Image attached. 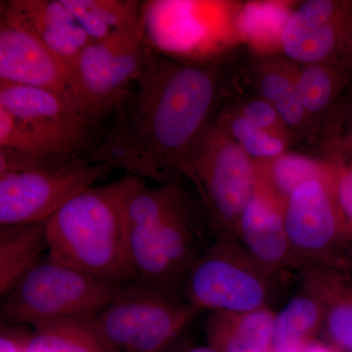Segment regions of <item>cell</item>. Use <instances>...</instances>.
<instances>
[{"instance_id": "cell-20", "label": "cell", "mask_w": 352, "mask_h": 352, "mask_svg": "<svg viewBox=\"0 0 352 352\" xmlns=\"http://www.w3.org/2000/svg\"><path fill=\"white\" fill-rule=\"evenodd\" d=\"M275 314L266 307L251 312H210L208 344L219 352H270Z\"/></svg>"}, {"instance_id": "cell-24", "label": "cell", "mask_w": 352, "mask_h": 352, "mask_svg": "<svg viewBox=\"0 0 352 352\" xmlns=\"http://www.w3.org/2000/svg\"><path fill=\"white\" fill-rule=\"evenodd\" d=\"M215 120L254 161L273 159L289 151L285 141L254 126L232 105L219 109Z\"/></svg>"}, {"instance_id": "cell-3", "label": "cell", "mask_w": 352, "mask_h": 352, "mask_svg": "<svg viewBox=\"0 0 352 352\" xmlns=\"http://www.w3.org/2000/svg\"><path fill=\"white\" fill-rule=\"evenodd\" d=\"M132 175L91 186L48 219V256L106 281H136L127 254L124 200Z\"/></svg>"}, {"instance_id": "cell-18", "label": "cell", "mask_w": 352, "mask_h": 352, "mask_svg": "<svg viewBox=\"0 0 352 352\" xmlns=\"http://www.w3.org/2000/svg\"><path fill=\"white\" fill-rule=\"evenodd\" d=\"M323 322L320 296L302 281V288L275 314L270 352H305L316 344Z\"/></svg>"}, {"instance_id": "cell-6", "label": "cell", "mask_w": 352, "mask_h": 352, "mask_svg": "<svg viewBox=\"0 0 352 352\" xmlns=\"http://www.w3.org/2000/svg\"><path fill=\"white\" fill-rule=\"evenodd\" d=\"M151 48L144 24L115 30L92 41L69 66V98L96 126L126 99Z\"/></svg>"}, {"instance_id": "cell-31", "label": "cell", "mask_w": 352, "mask_h": 352, "mask_svg": "<svg viewBox=\"0 0 352 352\" xmlns=\"http://www.w3.org/2000/svg\"><path fill=\"white\" fill-rule=\"evenodd\" d=\"M344 273L352 280V244L347 245L338 258L331 263Z\"/></svg>"}, {"instance_id": "cell-2", "label": "cell", "mask_w": 352, "mask_h": 352, "mask_svg": "<svg viewBox=\"0 0 352 352\" xmlns=\"http://www.w3.org/2000/svg\"><path fill=\"white\" fill-rule=\"evenodd\" d=\"M127 254L138 280L182 294L215 235L199 201L178 183L151 187L132 176L124 200Z\"/></svg>"}, {"instance_id": "cell-9", "label": "cell", "mask_w": 352, "mask_h": 352, "mask_svg": "<svg viewBox=\"0 0 352 352\" xmlns=\"http://www.w3.org/2000/svg\"><path fill=\"white\" fill-rule=\"evenodd\" d=\"M113 170L108 164L76 157L65 163L0 175V227L50 219Z\"/></svg>"}, {"instance_id": "cell-17", "label": "cell", "mask_w": 352, "mask_h": 352, "mask_svg": "<svg viewBox=\"0 0 352 352\" xmlns=\"http://www.w3.org/2000/svg\"><path fill=\"white\" fill-rule=\"evenodd\" d=\"M302 271V281L323 302L324 342L339 352H352V280L331 264L305 266Z\"/></svg>"}, {"instance_id": "cell-5", "label": "cell", "mask_w": 352, "mask_h": 352, "mask_svg": "<svg viewBox=\"0 0 352 352\" xmlns=\"http://www.w3.org/2000/svg\"><path fill=\"white\" fill-rule=\"evenodd\" d=\"M124 286L92 276L47 254L2 298L0 320L34 328L62 319L96 316Z\"/></svg>"}, {"instance_id": "cell-14", "label": "cell", "mask_w": 352, "mask_h": 352, "mask_svg": "<svg viewBox=\"0 0 352 352\" xmlns=\"http://www.w3.org/2000/svg\"><path fill=\"white\" fill-rule=\"evenodd\" d=\"M285 205L256 183L238 222L235 239L271 275L300 267L292 251L284 217Z\"/></svg>"}, {"instance_id": "cell-26", "label": "cell", "mask_w": 352, "mask_h": 352, "mask_svg": "<svg viewBox=\"0 0 352 352\" xmlns=\"http://www.w3.org/2000/svg\"><path fill=\"white\" fill-rule=\"evenodd\" d=\"M231 105L254 126L281 139L289 146L300 138L282 119L275 108L258 95Z\"/></svg>"}, {"instance_id": "cell-7", "label": "cell", "mask_w": 352, "mask_h": 352, "mask_svg": "<svg viewBox=\"0 0 352 352\" xmlns=\"http://www.w3.org/2000/svg\"><path fill=\"white\" fill-rule=\"evenodd\" d=\"M198 314L182 294L136 280L124 285L94 321L120 352H161Z\"/></svg>"}, {"instance_id": "cell-15", "label": "cell", "mask_w": 352, "mask_h": 352, "mask_svg": "<svg viewBox=\"0 0 352 352\" xmlns=\"http://www.w3.org/2000/svg\"><path fill=\"white\" fill-rule=\"evenodd\" d=\"M7 3L68 67L92 41L61 0H8Z\"/></svg>"}, {"instance_id": "cell-10", "label": "cell", "mask_w": 352, "mask_h": 352, "mask_svg": "<svg viewBox=\"0 0 352 352\" xmlns=\"http://www.w3.org/2000/svg\"><path fill=\"white\" fill-rule=\"evenodd\" d=\"M282 54L298 64H323L352 76V1L308 0L282 25Z\"/></svg>"}, {"instance_id": "cell-28", "label": "cell", "mask_w": 352, "mask_h": 352, "mask_svg": "<svg viewBox=\"0 0 352 352\" xmlns=\"http://www.w3.org/2000/svg\"><path fill=\"white\" fill-rule=\"evenodd\" d=\"M335 163L333 195L352 240V163Z\"/></svg>"}, {"instance_id": "cell-34", "label": "cell", "mask_w": 352, "mask_h": 352, "mask_svg": "<svg viewBox=\"0 0 352 352\" xmlns=\"http://www.w3.org/2000/svg\"><path fill=\"white\" fill-rule=\"evenodd\" d=\"M183 352H219L217 349H214V347L210 346H192L187 349L186 351Z\"/></svg>"}, {"instance_id": "cell-19", "label": "cell", "mask_w": 352, "mask_h": 352, "mask_svg": "<svg viewBox=\"0 0 352 352\" xmlns=\"http://www.w3.org/2000/svg\"><path fill=\"white\" fill-rule=\"evenodd\" d=\"M47 221L0 227L1 300L47 256Z\"/></svg>"}, {"instance_id": "cell-16", "label": "cell", "mask_w": 352, "mask_h": 352, "mask_svg": "<svg viewBox=\"0 0 352 352\" xmlns=\"http://www.w3.org/2000/svg\"><path fill=\"white\" fill-rule=\"evenodd\" d=\"M258 96L267 101L298 138H312L317 129L303 107L298 87V65L282 55H266L254 64Z\"/></svg>"}, {"instance_id": "cell-30", "label": "cell", "mask_w": 352, "mask_h": 352, "mask_svg": "<svg viewBox=\"0 0 352 352\" xmlns=\"http://www.w3.org/2000/svg\"><path fill=\"white\" fill-rule=\"evenodd\" d=\"M32 330L22 324L1 323L0 352H28Z\"/></svg>"}, {"instance_id": "cell-27", "label": "cell", "mask_w": 352, "mask_h": 352, "mask_svg": "<svg viewBox=\"0 0 352 352\" xmlns=\"http://www.w3.org/2000/svg\"><path fill=\"white\" fill-rule=\"evenodd\" d=\"M82 6L113 31L144 24L138 1L132 0H80Z\"/></svg>"}, {"instance_id": "cell-29", "label": "cell", "mask_w": 352, "mask_h": 352, "mask_svg": "<svg viewBox=\"0 0 352 352\" xmlns=\"http://www.w3.org/2000/svg\"><path fill=\"white\" fill-rule=\"evenodd\" d=\"M61 1L91 41H100L113 32L107 25L104 24L98 18L95 17L94 14L87 11L80 3V0Z\"/></svg>"}, {"instance_id": "cell-32", "label": "cell", "mask_w": 352, "mask_h": 352, "mask_svg": "<svg viewBox=\"0 0 352 352\" xmlns=\"http://www.w3.org/2000/svg\"><path fill=\"white\" fill-rule=\"evenodd\" d=\"M349 113H351V118H349V124H347V129L346 132V136L344 138V142L340 146L338 149L344 150L342 156H340L339 161L337 163H340L344 160V157L351 156L352 157V103L351 110H349Z\"/></svg>"}, {"instance_id": "cell-33", "label": "cell", "mask_w": 352, "mask_h": 352, "mask_svg": "<svg viewBox=\"0 0 352 352\" xmlns=\"http://www.w3.org/2000/svg\"><path fill=\"white\" fill-rule=\"evenodd\" d=\"M305 352H339L333 349V347L327 346L325 344H320V342H316L314 346L309 347Z\"/></svg>"}, {"instance_id": "cell-4", "label": "cell", "mask_w": 352, "mask_h": 352, "mask_svg": "<svg viewBox=\"0 0 352 352\" xmlns=\"http://www.w3.org/2000/svg\"><path fill=\"white\" fill-rule=\"evenodd\" d=\"M195 187L215 237L236 238L240 215L258 183L256 164L215 119L199 136L180 166Z\"/></svg>"}, {"instance_id": "cell-21", "label": "cell", "mask_w": 352, "mask_h": 352, "mask_svg": "<svg viewBox=\"0 0 352 352\" xmlns=\"http://www.w3.org/2000/svg\"><path fill=\"white\" fill-rule=\"evenodd\" d=\"M258 185L284 204L298 187L311 180H331L335 175L336 163L286 152L276 157L254 161Z\"/></svg>"}, {"instance_id": "cell-25", "label": "cell", "mask_w": 352, "mask_h": 352, "mask_svg": "<svg viewBox=\"0 0 352 352\" xmlns=\"http://www.w3.org/2000/svg\"><path fill=\"white\" fill-rule=\"evenodd\" d=\"M0 149L29 157L76 154L16 119L3 108H0Z\"/></svg>"}, {"instance_id": "cell-8", "label": "cell", "mask_w": 352, "mask_h": 352, "mask_svg": "<svg viewBox=\"0 0 352 352\" xmlns=\"http://www.w3.org/2000/svg\"><path fill=\"white\" fill-rule=\"evenodd\" d=\"M272 276L235 238L215 237L190 271L182 294L198 311L251 312L268 307Z\"/></svg>"}, {"instance_id": "cell-22", "label": "cell", "mask_w": 352, "mask_h": 352, "mask_svg": "<svg viewBox=\"0 0 352 352\" xmlns=\"http://www.w3.org/2000/svg\"><path fill=\"white\" fill-rule=\"evenodd\" d=\"M28 352H120L102 336L94 317H75L32 328Z\"/></svg>"}, {"instance_id": "cell-13", "label": "cell", "mask_w": 352, "mask_h": 352, "mask_svg": "<svg viewBox=\"0 0 352 352\" xmlns=\"http://www.w3.org/2000/svg\"><path fill=\"white\" fill-rule=\"evenodd\" d=\"M0 108L82 156L95 127L63 96L43 88L0 82Z\"/></svg>"}, {"instance_id": "cell-11", "label": "cell", "mask_w": 352, "mask_h": 352, "mask_svg": "<svg viewBox=\"0 0 352 352\" xmlns=\"http://www.w3.org/2000/svg\"><path fill=\"white\" fill-rule=\"evenodd\" d=\"M333 180L303 183L285 203L287 235L302 268L332 263L352 243L333 195Z\"/></svg>"}, {"instance_id": "cell-12", "label": "cell", "mask_w": 352, "mask_h": 352, "mask_svg": "<svg viewBox=\"0 0 352 352\" xmlns=\"http://www.w3.org/2000/svg\"><path fill=\"white\" fill-rule=\"evenodd\" d=\"M69 69L7 1L0 6V82L43 88L69 98Z\"/></svg>"}, {"instance_id": "cell-23", "label": "cell", "mask_w": 352, "mask_h": 352, "mask_svg": "<svg viewBox=\"0 0 352 352\" xmlns=\"http://www.w3.org/2000/svg\"><path fill=\"white\" fill-rule=\"evenodd\" d=\"M298 87L308 118L318 131L333 113L344 90L352 87V76L342 69L323 64H298Z\"/></svg>"}, {"instance_id": "cell-1", "label": "cell", "mask_w": 352, "mask_h": 352, "mask_svg": "<svg viewBox=\"0 0 352 352\" xmlns=\"http://www.w3.org/2000/svg\"><path fill=\"white\" fill-rule=\"evenodd\" d=\"M227 82L223 60L184 62L150 50L113 111V126L85 159L159 185L178 183L185 157L219 113Z\"/></svg>"}]
</instances>
